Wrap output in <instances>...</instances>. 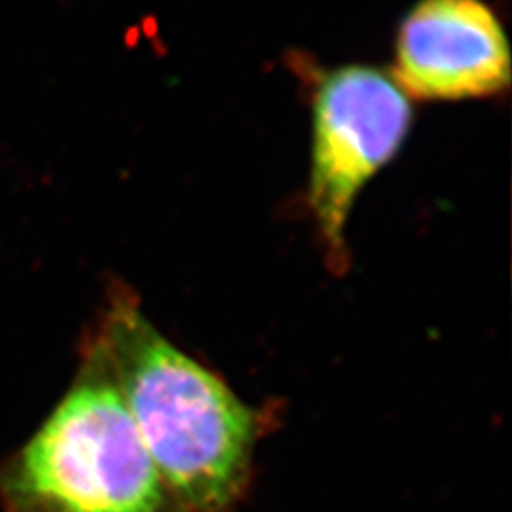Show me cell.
I'll use <instances>...</instances> for the list:
<instances>
[{"mask_svg":"<svg viewBox=\"0 0 512 512\" xmlns=\"http://www.w3.org/2000/svg\"><path fill=\"white\" fill-rule=\"evenodd\" d=\"M80 349L120 391L162 482L167 512H238L253 478L262 414L175 346L120 283Z\"/></svg>","mask_w":512,"mask_h":512,"instance_id":"6da1fadb","label":"cell"},{"mask_svg":"<svg viewBox=\"0 0 512 512\" xmlns=\"http://www.w3.org/2000/svg\"><path fill=\"white\" fill-rule=\"evenodd\" d=\"M410 126V97L384 71L348 65L319 78L308 203L332 270L348 266L346 230L357 196L397 156Z\"/></svg>","mask_w":512,"mask_h":512,"instance_id":"3957f363","label":"cell"},{"mask_svg":"<svg viewBox=\"0 0 512 512\" xmlns=\"http://www.w3.org/2000/svg\"><path fill=\"white\" fill-rule=\"evenodd\" d=\"M0 512H167L128 406L92 353L37 431L0 459Z\"/></svg>","mask_w":512,"mask_h":512,"instance_id":"7a4b0ae2","label":"cell"},{"mask_svg":"<svg viewBox=\"0 0 512 512\" xmlns=\"http://www.w3.org/2000/svg\"><path fill=\"white\" fill-rule=\"evenodd\" d=\"M395 74L421 99L490 97L511 84V46L484 0H418L397 31Z\"/></svg>","mask_w":512,"mask_h":512,"instance_id":"277c9868","label":"cell"}]
</instances>
